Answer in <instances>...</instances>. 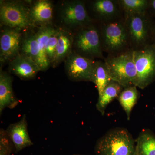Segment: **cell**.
Returning <instances> with one entry per match:
<instances>
[{
    "instance_id": "1",
    "label": "cell",
    "mask_w": 155,
    "mask_h": 155,
    "mask_svg": "<svg viewBox=\"0 0 155 155\" xmlns=\"http://www.w3.org/2000/svg\"><path fill=\"white\" fill-rule=\"evenodd\" d=\"M100 40L103 52L116 55L131 50L124 16L110 22L100 23Z\"/></svg>"
},
{
    "instance_id": "9",
    "label": "cell",
    "mask_w": 155,
    "mask_h": 155,
    "mask_svg": "<svg viewBox=\"0 0 155 155\" xmlns=\"http://www.w3.org/2000/svg\"><path fill=\"white\" fill-rule=\"evenodd\" d=\"M61 15L64 23L72 27L80 28L92 22L83 1L67 2L62 8Z\"/></svg>"
},
{
    "instance_id": "28",
    "label": "cell",
    "mask_w": 155,
    "mask_h": 155,
    "mask_svg": "<svg viewBox=\"0 0 155 155\" xmlns=\"http://www.w3.org/2000/svg\"><path fill=\"white\" fill-rule=\"evenodd\" d=\"M134 155H137L136 154V153H135V154H134Z\"/></svg>"
},
{
    "instance_id": "27",
    "label": "cell",
    "mask_w": 155,
    "mask_h": 155,
    "mask_svg": "<svg viewBox=\"0 0 155 155\" xmlns=\"http://www.w3.org/2000/svg\"><path fill=\"white\" fill-rule=\"evenodd\" d=\"M153 43L155 44V25L154 26L153 29Z\"/></svg>"
},
{
    "instance_id": "23",
    "label": "cell",
    "mask_w": 155,
    "mask_h": 155,
    "mask_svg": "<svg viewBox=\"0 0 155 155\" xmlns=\"http://www.w3.org/2000/svg\"><path fill=\"white\" fill-rule=\"evenodd\" d=\"M21 48L22 54L33 59L38 64V48L36 33L29 35L24 38Z\"/></svg>"
},
{
    "instance_id": "14",
    "label": "cell",
    "mask_w": 155,
    "mask_h": 155,
    "mask_svg": "<svg viewBox=\"0 0 155 155\" xmlns=\"http://www.w3.org/2000/svg\"><path fill=\"white\" fill-rule=\"evenodd\" d=\"M13 79L7 72L0 73V114L6 108L16 107L19 101L14 95L12 89Z\"/></svg>"
},
{
    "instance_id": "16",
    "label": "cell",
    "mask_w": 155,
    "mask_h": 155,
    "mask_svg": "<svg viewBox=\"0 0 155 155\" xmlns=\"http://www.w3.org/2000/svg\"><path fill=\"white\" fill-rule=\"evenodd\" d=\"M30 14L33 23L47 24L52 19V5L51 2L47 0L37 1L30 9Z\"/></svg>"
},
{
    "instance_id": "7",
    "label": "cell",
    "mask_w": 155,
    "mask_h": 155,
    "mask_svg": "<svg viewBox=\"0 0 155 155\" xmlns=\"http://www.w3.org/2000/svg\"><path fill=\"white\" fill-rule=\"evenodd\" d=\"M0 19L3 25L11 28H27L32 23L30 10L18 2H1Z\"/></svg>"
},
{
    "instance_id": "17",
    "label": "cell",
    "mask_w": 155,
    "mask_h": 155,
    "mask_svg": "<svg viewBox=\"0 0 155 155\" xmlns=\"http://www.w3.org/2000/svg\"><path fill=\"white\" fill-rule=\"evenodd\" d=\"M55 30L51 26H43L36 32L38 48V65L41 71H45L49 67L50 64L46 55L45 45L48 38Z\"/></svg>"
},
{
    "instance_id": "5",
    "label": "cell",
    "mask_w": 155,
    "mask_h": 155,
    "mask_svg": "<svg viewBox=\"0 0 155 155\" xmlns=\"http://www.w3.org/2000/svg\"><path fill=\"white\" fill-rule=\"evenodd\" d=\"M75 51L80 55L93 59L99 58L104 61L101 45L99 27L92 24L79 28L74 38Z\"/></svg>"
},
{
    "instance_id": "6",
    "label": "cell",
    "mask_w": 155,
    "mask_h": 155,
    "mask_svg": "<svg viewBox=\"0 0 155 155\" xmlns=\"http://www.w3.org/2000/svg\"><path fill=\"white\" fill-rule=\"evenodd\" d=\"M133 55L137 74L136 86L144 89L155 79V44L133 51Z\"/></svg>"
},
{
    "instance_id": "15",
    "label": "cell",
    "mask_w": 155,
    "mask_h": 155,
    "mask_svg": "<svg viewBox=\"0 0 155 155\" xmlns=\"http://www.w3.org/2000/svg\"><path fill=\"white\" fill-rule=\"evenodd\" d=\"M74 37L72 33L66 30L59 29V36L56 46L55 55L53 66H57L72 52Z\"/></svg>"
},
{
    "instance_id": "4",
    "label": "cell",
    "mask_w": 155,
    "mask_h": 155,
    "mask_svg": "<svg viewBox=\"0 0 155 155\" xmlns=\"http://www.w3.org/2000/svg\"><path fill=\"white\" fill-rule=\"evenodd\" d=\"M104 61L112 80L119 84L124 88L136 86L137 74L133 51L130 50L116 55L108 56Z\"/></svg>"
},
{
    "instance_id": "22",
    "label": "cell",
    "mask_w": 155,
    "mask_h": 155,
    "mask_svg": "<svg viewBox=\"0 0 155 155\" xmlns=\"http://www.w3.org/2000/svg\"><path fill=\"white\" fill-rule=\"evenodd\" d=\"M124 14H141L148 12V0H118Z\"/></svg>"
},
{
    "instance_id": "25",
    "label": "cell",
    "mask_w": 155,
    "mask_h": 155,
    "mask_svg": "<svg viewBox=\"0 0 155 155\" xmlns=\"http://www.w3.org/2000/svg\"><path fill=\"white\" fill-rule=\"evenodd\" d=\"M14 147L6 130H0V155H11Z\"/></svg>"
},
{
    "instance_id": "19",
    "label": "cell",
    "mask_w": 155,
    "mask_h": 155,
    "mask_svg": "<svg viewBox=\"0 0 155 155\" xmlns=\"http://www.w3.org/2000/svg\"><path fill=\"white\" fill-rule=\"evenodd\" d=\"M136 142L137 155H155V134L150 130H142Z\"/></svg>"
},
{
    "instance_id": "13",
    "label": "cell",
    "mask_w": 155,
    "mask_h": 155,
    "mask_svg": "<svg viewBox=\"0 0 155 155\" xmlns=\"http://www.w3.org/2000/svg\"><path fill=\"white\" fill-rule=\"evenodd\" d=\"M10 71L22 79H33L41 71L33 59L23 54H18L9 64Z\"/></svg>"
},
{
    "instance_id": "12",
    "label": "cell",
    "mask_w": 155,
    "mask_h": 155,
    "mask_svg": "<svg viewBox=\"0 0 155 155\" xmlns=\"http://www.w3.org/2000/svg\"><path fill=\"white\" fill-rule=\"evenodd\" d=\"M6 130L16 152L33 144L28 134L26 115L24 114L19 122L12 123Z\"/></svg>"
},
{
    "instance_id": "18",
    "label": "cell",
    "mask_w": 155,
    "mask_h": 155,
    "mask_svg": "<svg viewBox=\"0 0 155 155\" xmlns=\"http://www.w3.org/2000/svg\"><path fill=\"white\" fill-rule=\"evenodd\" d=\"M124 87L116 81H111L99 96L96 107L102 116L105 114L108 104L116 98H118Z\"/></svg>"
},
{
    "instance_id": "21",
    "label": "cell",
    "mask_w": 155,
    "mask_h": 155,
    "mask_svg": "<svg viewBox=\"0 0 155 155\" xmlns=\"http://www.w3.org/2000/svg\"><path fill=\"white\" fill-rule=\"evenodd\" d=\"M139 97L138 91L136 86H132L123 89L118 97L127 116V120L130 119L132 109L136 104Z\"/></svg>"
},
{
    "instance_id": "20",
    "label": "cell",
    "mask_w": 155,
    "mask_h": 155,
    "mask_svg": "<svg viewBox=\"0 0 155 155\" xmlns=\"http://www.w3.org/2000/svg\"><path fill=\"white\" fill-rule=\"evenodd\" d=\"M112 81L104 61H96L91 82L96 86L99 96L101 94L106 87Z\"/></svg>"
},
{
    "instance_id": "8",
    "label": "cell",
    "mask_w": 155,
    "mask_h": 155,
    "mask_svg": "<svg viewBox=\"0 0 155 155\" xmlns=\"http://www.w3.org/2000/svg\"><path fill=\"white\" fill-rule=\"evenodd\" d=\"M96 61L72 51L66 59V72L70 80L92 81Z\"/></svg>"
},
{
    "instance_id": "10",
    "label": "cell",
    "mask_w": 155,
    "mask_h": 155,
    "mask_svg": "<svg viewBox=\"0 0 155 155\" xmlns=\"http://www.w3.org/2000/svg\"><path fill=\"white\" fill-rule=\"evenodd\" d=\"M21 29L9 28L1 32L0 37V60L2 63L12 61L19 54L21 47Z\"/></svg>"
},
{
    "instance_id": "29",
    "label": "cell",
    "mask_w": 155,
    "mask_h": 155,
    "mask_svg": "<svg viewBox=\"0 0 155 155\" xmlns=\"http://www.w3.org/2000/svg\"></svg>"
},
{
    "instance_id": "26",
    "label": "cell",
    "mask_w": 155,
    "mask_h": 155,
    "mask_svg": "<svg viewBox=\"0 0 155 155\" xmlns=\"http://www.w3.org/2000/svg\"><path fill=\"white\" fill-rule=\"evenodd\" d=\"M148 12L151 16L155 17V0H150Z\"/></svg>"
},
{
    "instance_id": "2",
    "label": "cell",
    "mask_w": 155,
    "mask_h": 155,
    "mask_svg": "<svg viewBox=\"0 0 155 155\" xmlns=\"http://www.w3.org/2000/svg\"><path fill=\"white\" fill-rule=\"evenodd\" d=\"M148 12L124 14L125 24L130 49L137 51L153 43L154 25Z\"/></svg>"
},
{
    "instance_id": "24",
    "label": "cell",
    "mask_w": 155,
    "mask_h": 155,
    "mask_svg": "<svg viewBox=\"0 0 155 155\" xmlns=\"http://www.w3.org/2000/svg\"><path fill=\"white\" fill-rule=\"evenodd\" d=\"M59 29H55L48 38L45 45L46 55L50 64H53L55 55Z\"/></svg>"
},
{
    "instance_id": "11",
    "label": "cell",
    "mask_w": 155,
    "mask_h": 155,
    "mask_svg": "<svg viewBox=\"0 0 155 155\" xmlns=\"http://www.w3.org/2000/svg\"><path fill=\"white\" fill-rule=\"evenodd\" d=\"M91 9L100 23L113 21L124 16L118 0H95Z\"/></svg>"
},
{
    "instance_id": "3",
    "label": "cell",
    "mask_w": 155,
    "mask_h": 155,
    "mask_svg": "<svg viewBox=\"0 0 155 155\" xmlns=\"http://www.w3.org/2000/svg\"><path fill=\"white\" fill-rule=\"evenodd\" d=\"M95 150L97 155H134L136 142L127 129L116 128L98 140Z\"/></svg>"
}]
</instances>
